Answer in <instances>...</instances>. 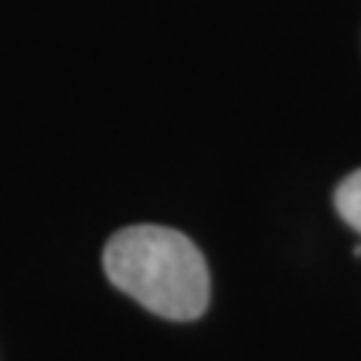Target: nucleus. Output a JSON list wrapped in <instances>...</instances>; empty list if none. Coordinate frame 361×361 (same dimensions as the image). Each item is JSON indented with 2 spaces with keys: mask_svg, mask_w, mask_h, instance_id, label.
Wrapping results in <instances>:
<instances>
[{
  "mask_svg": "<svg viewBox=\"0 0 361 361\" xmlns=\"http://www.w3.org/2000/svg\"><path fill=\"white\" fill-rule=\"evenodd\" d=\"M103 265L109 280L163 319H199L211 298L205 256L184 232L130 226L109 238Z\"/></svg>",
  "mask_w": 361,
  "mask_h": 361,
  "instance_id": "f257e3e1",
  "label": "nucleus"
},
{
  "mask_svg": "<svg viewBox=\"0 0 361 361\" xmlns=\"http://www.w3.org/2000/svg\"><path fill=\"white\" fill-rule=\"evenodd\" d=\"M334 205L343 223H349L361 235V169H355L353 175L341 180V187L334 193Z\"/></svg>",
  "mask_w": 361,
  "mask_h": 361,
  "instance_id": "f03ea898",
  "label": "nucleus"
}]
</instances>
